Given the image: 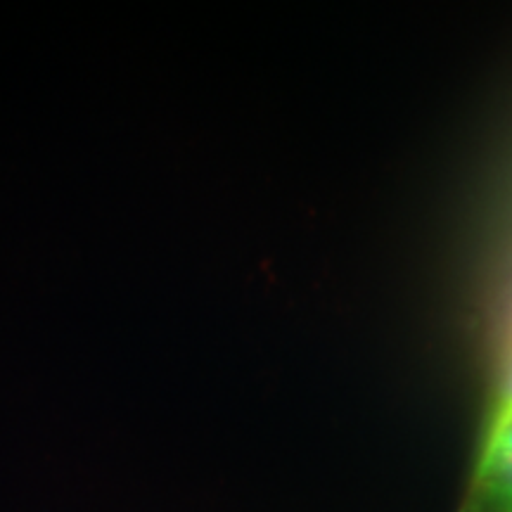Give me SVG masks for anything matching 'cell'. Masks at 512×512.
Returning a JSON list of instances; mask_svg holds the SVG:
<instances>
[{
    "label": "cell",
    "instance_id": "cell-1",
    "mask_svg": "<svg viewBox=\"0 0 512 512\" xmlns=\"http://www.w3.org/2000/svg\"><path fill=\"white\" fill-rule=\"evenodd\" d=\"M498 463H512V420L505 422L498 430L486 434L482 453H479L477 472Z\"/></svg>",
    "mask_w": 512,
    "mask_h": 512
},
{
    "label": "cell",
    "instance_id": "cell-2",
    "mask_svg": "<svg viewBox=\"0 0 512 512\" xmlns=\"http://www.w3.org/2000/svg\"><path fill=\"white\" fill-rule=\"evenodd\" d=\"M475 479V491H486V494H512V463H498L486 467V470L477 472Z\"/></svg>",
    "mask_w": 512,
    "mask_h": 512
},
{
    "label": "cell",
    "instance_id": "cell-3",
    "mask_svg": "<svg viewBox=\"0 0 512 512\" xmlns=\"http://www.w3.org/2000/svg\"><path fill=\"white\" fill-rule=\"evenodd\" d=\"M512 420V370L508 373V380H505L501 394L494 403V411L489 415V425H486V434L503 427L505 422Z\"/></svg>",
    "mask_w": 512,
    "mask_h": 512
},
{
    "label": "cell",
    "instance_id": "cell-4",
    "mask_svg": "<svg viewBox=\"0 0 512 512\" xmlns=\"http://www.w3.org/2000/svg\"><path fill=\"white\" fill-rule=\"evenodd\" d=\"M479 505L486 512H512V494H486V491H475Z\"/></svg>",
    "mask_w": 512,
    "mask_h": 512
},
{
    "label": "cell",
    "instance_id": "cell-5",
    "mask_svg": "<svg viewBox=\"0 0 512 512\" xmlns=\"http://www.w3.org/2000/svg\"><path fill=\"white\" fill-rule=\"evenodd\" d=\"M460 512H475V508H470V505H467V508H463Z\"/></svg>",
    "mask_w": 512,
    "mask_h": 512
}]
</instances>
